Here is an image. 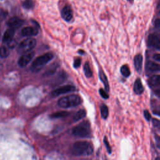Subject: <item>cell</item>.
Segmentation results:
<instances>
[{
    "label": "cell",
    "instance_id": "6da1fadb",
    "mask_svg": "<svg viewBox=\"0 0 160 160\" xmlns=\"http://www.w3.org/2000/svg\"><path fill=\"white\" fill-rule=\"evenodd\" d=\"M93 152L92 144L85 141H77L75 143L71 149V153L74 156H89Z\"/></svg>",
    "mask_w": 160,
    "mask_h": 160
},
{
    "label": "cell",
    "instance_id": "7a4b0ae2",
    "mask_svg": "<svg viewBox=\"0 0 160 160\" xmlns=\"http://www.w3.org/2000/svg\"><path fill=\"white\" fill-rule=\"evenodd\" d=\"M81 102V98L79 95L71 94L61 98L58 101V104L62 108H69L80 105Z\"/></svg>",
    "mask_w": 160,
    "mask_h": 160
},
{
    "label": "cell",
    "instance_id": "3957f363",
    "mask_svg": "<svg viewBox=\"0 0 160 160\" xmlns=\"http://www.w3.org/2000/svg\"><path fill=\"white\" fill-rule=\"evenodd\" d=\"M72 133L79 138H89L91 134L90 124L88 121H84L73 128Z\"/></svg>",
    "mask_w": 160,
    "mask_h": 160
},
{
    "label": "cell",
    "instance_id": "277c9868",
    "mask_svg": "<svg viewBox=\"0 0 160 160\" xmlns=\"http://www.w3.org/2000/svg\"><path fill=\"white\" fill-rule=\"evenodd\" d=\"M36 45V40L33 38H28L23 40L18 46L17 51L21 54H26V53L31 52Z\"/></svg>",
    "mask_w": 160,
    "mask_h": 160
},
{
    "label": "cell",
    "instance_id": "5b68a950",
    "mask_svg": "<svg viewBox=\"0 0 160 160\" xmlns=\"http://www.w3.org/2000/svg\"><path fill=\"white\" fill-rule=\"evenodd\" d=\"M54 58V55L52 53H46L38 57H37L33 62L31 68L33 70L39 69L44 66Z\"/></svg>",
    "mask_w": 160,
    "mask_h": 160
},
{
    "label": "cell",
    "instance_id": "8992f818",
    "mask_svg": "<svg viewBox=\"0 0 160 160\" xmlns=\"http://www.w3.org/2000/svg\"><path fill=\"white\" fill-rule=\"evenodd\" d=\"M76 90V87L72 85H65L61 86L57 89H55L51 92V94L53 96H58L62 94H66L68 93L73 92Z\"/></svg>",
    "mask_w": 160,
    "mask_h": 160
},
{
    "label": "cell",
    "instance_id": "52a82bcc",
    "mask_svg": "<svg viewBox=\"0 0 160 160\" xmlns=\"http://www.w3.org/2000/svg\"><path fill=\"white\" fill-rule=\"evenodd\" d=\"M34 57V52H30V53H26V54H24L19 59L18 62V65L21 68L26 66L31 62Z\"/></svg>",
    "mask_w": 160,
    "mask_h": 160
},
{
    "label": "cell",
    "instance_id": "ba28073f",
    "mask_svg": "<svg viewBox=\"0 0 160 160\" xmlns=\"http://www.w3.org/2000/svg\"><path fill=\"white\" fill-rule=\"evenodd\" d=\"M148 45L149 47L159 49L160 48V41L159 37L156 34H151L148 38Z\"/></svg>",
    "mask_w": 160,
    "mask_h": 160
},
{
    "label": "cell",
    "instance_id": "9c48e42d",
    "mask_svg": "<svg viewBox=\"0 0 160 160\" xmlns=\"http://www.w3.org/2000/svg\"><path fill=\"white\" fill-rule=\"evenodd\" d=\"M61 15L62 18L66 21L69 22L71 21V20L73 19V13L71 7L69 5H66L65 7H64V8L62 10Z\"/></svg>",
    "mask_w": 160,
    "mask_h": 160
},
{
    "label": "cell",
    "instance_id": "30bf717a",
    "mask_svg": "<svg viewBox=\"0 0 160 160\" xmlns=\"http://www.w3.org/2000/svg\"><path fill=\"white\" fill-rule=\"evenodd\" d=\"M24 20H23L22 19L15 16V17H12L8 21V25L9 27H10V28L14 29L15 30L16 28H18L20 27H21L23 24H24Z\"/></svg>",
    "mask_w": 160,
    "mask_h": 160
},
{
    "label": "cell",
    "instance_id": "8fae6325",
    "mask_svg": "<svg viewBox=\"0 0 160 160\" xmlns=\"http://www.w3.org/2000/svg\"><path fill=\"white\" fill-rule=\"evenodd\" d=\"M38 33H39V30H38V28L37 27L28 26V27L24 28L21 30V34L25 37L36 36L38 34Z\"/></svg>",
    "mask_w": 160,
    "mask_h": 160
},
{
    "label": "cell",
    "instance_id": "7c38bea8",
    "mask_svg": "<svg viewBox=\"0 0 160 160\" xmlns=\"http://www.w3.org/2000/svg\"><path fill=\"white\" fill-rule=\"evenodd\" d=\"M145 70L148 73H153L155 72L159 71L160 67L159 64L153 62H147L145 66Z\"/></svg>",
    "mask_w": 160,
    "mask_h": 160
},
{
    "label": "cell",
    "instance_id": "4fadbf2b",
    "mask_svg": "<svg viewBox=\"0 0 160 160\" xmlns=\"http://www.w3.org/2000/svg\"><path fill=\"white\" fill-rule=\"evenodd\" d=\"M159 75H155L149 78L148 80V85L151 88H157L159 89Z\"/></svg>",
    "mask_w": 160,
    "mask_h": 160
},
{
    "label": "cell",
    "instance_id": "5bb4252c",
    "mask_svg": "<svg viewBox=\"0 0 160 160\" xmlns=\"http://www.w3.org/2000/svg\"><path fill=\"white\" fill-rule=\"evenodd\" d=\"M134 65L136 70L138 72L140 73L141 71L143 66V57L141 54H138L135 57Z\"/></svg>",
    "mask_w": 160,
    "mask_h": 160
},
{
    "label": "cell",
    "instance_id": "9a60e30c",
    "mask_svg": "<svg viewBox=\"0 0 160 160\" xmlns=\"http://www.w3.org/2000/svg\"><path fill=\"white\" fill-rule=\"evenodd\" d=\"M133 90L135 93L136 94H141L144 92V87L139 78H138L136 80L134 84Z\"/></svg>",
    "mask_w": 160,
    "mask_h": 160
},
{
    "label": "cell",
    "instance_id": "2e32d148",
    "mask_svg": "<svg viewBox=\"0 0 160 160\" xmlns=\"http://www.w3.org/2000/svg\"><path fill=\"white\" fill-rule=\"evenodd\" d=\"M99 76L100 80L102 81V83L104 85V86L105 88L104 90L106 91H110V86H109V83H108V80L107 77H106V75L104 74V71L101 70H99Z\"/></svg>",
    "mask_w": 160,
    "mask_h": 160
},
{
    "label": "cell",
    "instance_id": "e0dca14e",
    "mask_svg": "<svg viewBox=\"0 0 160 160\" xmlns=\"http://www.w3.org/2000/svg\"><path fill=\"white\" fill-rule=\"evenodd\" d=\"M15 33V30L12 28H10L7 30L4 33V35L3 36V42L8 43L10 40H11L14 37Z\"/></svg>",
    "mask_w": 160,
    "mask_h": 160
},
{
    "label": "cell",
    "instance_id": "ac0fdd59",
    "mask_svg": "<svg viewBox=\"0 0 160 160\" xmlns=\"http://www.w3.org/2000/svg\"><path fill=\"white\" fill-rule=\"evenodd\" d=\"M70 115V113L68 112H58L57 113H54L51 115H50V118L52 119H55V118H65L67 117Z\"/></svg>",
    "mask_w": 160,
    "mask_h": 160
},
{
    "label": "cell",
    "instance_id": "d6986e66",
    "mask_svg": "<svg viewBox=\"0 0 160 160\" xmlns=\"http://www.w3.org/2000/svg\"><path fill=\"white\" fill-rule=\"evenodd\" d=\"M100 112H101V117L104 120L107 119V118L108 117V115H109V111H108V106L104 104H103L100 106Z\"/></svg>",
    "mask_w": 160,
    "mask_h": 160
},
{
    "label": "cell",
    "instance_id": "ffe728a7",
    "mask_svg": "<svg viewBox=\"0 0 160 160\" xmlns=\"http://www.w3.org/2000/svg\"><path fill=\"white\" fill-rule=\"evenodd\" d=\"M86 112L85 110H80L73 117V120L75 121H78L86 117Z\"/></svg>",
    "mask_w": 160,
    "mask_h": 160
},
{
    "label": "cell",
    "instance_id": "44dd1931",
    "mask_svg": "<svg viewBox=\"0 0 160 160\" xmlns=\"http://www.w3.org/2000/svg\"><path fill=\"white\" fill-rule=\"evenodd\" d=\"M83 70H84V73H85V75L88 78H91L92 76H93V73H92V71L90 68V66H89V65L88 62L85 63V65H84V68H83Z\"/></svg>",
    "mask_w": 160,
    "mask_h": 160
},
{
    "label": "cell",
    "instance_id": "7402d4cb",
    "mask_svg": "<svg viewBox=\"0 0 160 160\" xmlns=\"http://www.w3.org/2000/svg\"><path fill=\"white\" fill-rule=\"evenodd\" d=\"M23 7L26 10H31L34 8V3L33 0H25L23 2Z\"/></svg>",
    "mask_w": 160,
    "mask_h": 160
},
{
    "label": "cell",
    "instance_id": "603a6c76",
    "mask_svg": "<svg viewBox=\"0 0 160 160\" xmlns=\"http://www.w3.org/2000/svg\"><path fill=\"white\" fill-rule=\"evenodd\" d=\"M120 71H121V75L127 78L128 76H130V75H131V72H130V70L128 68V66L126 65H123L121 67V69H120Z\"/></svg>",
    "mask_w": 160,
    "mask_h": 160
},
{
    "label": "cell",
    "instance_id": "cb8c5ba5",
    "mask_svg": "<svg viewBox=\"0 0 160 160\" xmlns=\"http://www.w3.org/2000/svg\"><path fill=\"white\" fill-rule=\"evenodd\" d=\"M9 55V51L8 48L5 46H2L0 47V57L2 58H5Z\"/></svg>",
    "mask_w": 160,
    "mask_h": 160
},
{
    "label": "cell",
    "instance_id": "d4e9b609",
    "mask_svg": "<svg viewBox=\"0 0 160 160\" xmlns=\"http://www.w3.org/2000/svg\"><path fill=\"white\" fill-rule=\"evenodd\" d=\"M103 141H104L105 147H106V150H107V151H108V153L109 154H111L112 152V147H111V146H110V143H109V142H108V140L107 138H106V136H104V140H103Z\"/></svg>",
    "mask_w": 160,
    "mask_h": 160
},
{
    "label": "cell",
    "instance_id": "484cf974",
    "mask_svg": "<svg viewBox=\"0 0 160 160\" xmlns=\"http://www.w3.org/2000/svg\"><path fill=\"white\" fill-rule=\"evenodd\" d=\"M7 45L9 48H14L17 46V41L14 38H13L11 40L7 43Z\"/></svg>",
    "mask_w": 160,
    "mask_h": 160
},
{
    "label": "cell",
    "instance_id": "4316f807",
    "mask_svg": "<svg viewBox=\"0 0 160 160\" xmlns=\"http://www.w3.org/2000/svg\"><path fill=\"white\" fill-rule=\"evenodd\" d=\"M99 94L104 99H108L109 98V94L107 93L104 89L101 88L99 89Z\"/></svg>",
    "mask_w": 160,
    "mask_h": 160
},
{
    "label": "cell",
    "instance_id": "83f0119b",
    "mask_svg": "<svg viewBox=\"0 0 160 160\" xmlns=\"http://www.w3.org/2000/svg\"><path fill=\"white\" fill-rule=\"evenodd\" d=\"M81 64V60L80 58H77L75 59L74 60V63H73V66L75 68H78Z\"/></svg>",
    "mask_w": 160,
    "mask_h": 160
},
{
    "label": "cell",
    "instance_id": "f1b7e54d",
    "mask_svg": "<svg viewBox=\"0 0 160 160\" xmlns=\"http://www.w3.org/2000/svg\"><path fill=\"white\" fill-rule=\"evenodd\" d=\"M144 117L145 118V119L149 121H150L151 118V116L150 115V113L148 111V110H144Z\"/></svg>",
    "mask_w": 160,
    "mask_h": 160
},
{
    "label": "cell",
    "instance_id": "f546056e",
    "mask_svg": "<svg viewBox=\"0 0 160 160\" xmlns=\"http://www.w3.org/2000/svg\"><path fill=\"white\" fill-rule=\"evenodd\" d=\"M152 123H153V125L154 127H155V128H159V127L160 122H159V121L158 120L153 118L152 120Z\"/></svg>",
    "mask_w": 160,
    "mask_h": 160
},
{
    "label": "cell",
    "instance_id": "4dcf8cb0",
    "mask_svg": "<svg viewBox=\"0 0 160 160\" xmlns=\"http://www.w3.org/2000/svg\"><path fill=\"white\" fill-rule=\"evenodd\" d=\"M153 59L158 62H160V55L159 54H158V53H157V54H155L154 56H153Z\"/></svg>",
    "mask_w": 160,
    "mask_h": 160
},
{
    "label": "cell",
    "instance_id": "1f68e13d",
    "mask_svg": "<svg viewBox=\"0 0 160 160\" xmlns=\"http://www.w3.org/2000/svg\"><path fill=\"white\" fill-rule=\"evenodd\" d=\"M155 23H156L155 24H156V27H157L158 28H159V19H157V20H156Z\"/></svg>",
    "mask_w": 160,
    "mask_h": 160
},
{
    "label": "cell",
    "instance_id": "d6a6232c",
    "mask_svg": "<svg viewBox=\"0 0 160 160\" xmlns=\"http://www.w3.org/2000/svg\"><path fill=\"white\" fill-rule=\"evenodd\" d=\"M155 160H160V159H159V156H158V157L156 158V159H155Z\"/></svg>",
    "mask_w": 160,
    "mask_h": 160
},
{
    "label": "cell",
    "instance_id": "836d02e7",
    "mask_svg": "<svg viewBox=\"0 0 160 160\" xmlns=\"http://www.w3.org/2000/svg\"><path fill=\"white\" fill-rule=\"evenodd\" d=\"M0 38H1V33H0Z\"/></svg>",
    "mask_w": 160,
    "mask_h": 160
},
{
    "label": "cell",
    "instance_id": "e575fe53",
    "mask_svg": "<svg viewBox=\"0 0 160 160\" xmlns=\"http://www.w3.org/2000/svg\"><path fill=\"white\" fill-rule=\"evenodd\" d=\"M128 1H131V0H128Z\"/></svg>",
    "mask_w": 160,
    "mask_h": 160
}]
</instances>
